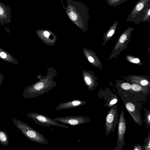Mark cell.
I'll use <instances>...</instances> for the list:
<instances>
[{"mask_svg":"<svg viewBox=\"0 0 150 150\" xmlns=\"http://www.w3.org/2000/svg\"><path fill=\"white\" fill-rule=\"evenodd\" d=\"M119 96L134 121L138 125H142L143 121L141 111L143 107L142 102L129 96L122 94H119Z\"/></svg>","mask_w":150,"mask_h":150,"instance_id":"1","label":"cell"},{"mask_svg":"<svg viewBox=\"0 0 150 150\" xmlns=\"http://www.w3.org/2000/svg\"><path fill=\"white\" fill-rule=\"evenodd\" d=\"M12 119L14 125L21 130L23 134L29 139L41 144H45L49 143L42 134L27 124L15 118Z\"/></svg>","mask_w":150,"mask_h":150,"instance_id":"2","label":"cell"},{"mask_svg":"<svg viewBox=\"0 0 150 150\" xmlns=\"http://www.w3.org/2000/svg\"><path fill=\"white\" fill-rule=\"evenodd\" d=\"M118 114L117 105L115 104L110 108L105 118V134L109 135L114 132L118 123Z\"/></svg>","mask_w":150,"mask_h":150,"instance_id":"3","label":"cell"},{"mask_svg":"<svg viewBox=\"0 0 150 150\" xmlns=\"http://www.w3.org/2000/svg\"><path fill=\"white\" fill-rule=\"evenodd\" d=\"M27 115L28 118L33 121L35 123L41 125L45 126L52 125L68 129H71L67 125L58 122L54 119L42 114L30 112L28 113Z\"/></svg>","mask_w":150,"mask_h":150,"instance_id":"4","label":"cell"},{"mask_svg":"<svg viewBox=\"0 0 150 150\" xmlns=\"http://www.w3.org/2000/svg\"><path fill=\"white\" fill-rule=\"evenodd\" d=\"M126 119L125 113L122 110L120 114L118 123V133L117 144L113 150H122L125 144L124 142V136L126 129Z\"/></svg>","mask_w":150,"mask_h":150,"instance_id":"5","label":"cell"},{"mask_svg":"<svg viewBox=\"0 0 150 150\" xmlns=\"http://www.w3.org/2000/svg\"><path fill=\"white\" fill-rule=\"evenodd\" d=\"M131 86V89L129 96L138 101L146 102L150 93L149 88L143 87L136 83L132 84Z\"/></svg>","mask_w":150,"mask_h":150,"instance_id":"6","label":"cell"},{"mask_svg":"<svg viewBox=\"0 0 150 150\" xmlns=\"http://www.w3.org/2000/svg\"><path fill=\"white\" fill-rule=\"evenodd\" d=\"M54 120L57 122L73 126H76L90 122V118L83 116L57 117L54 118Z\"/></svg>","mask_w":150,"mask_h":150,"instance_id":"7","label":"cell"},{"mask_svg":"<svg viewBox=\"0 0 150 150\" xmlns=\"http://www.w3.org/2000/svg\"><path fill=\"white\" fill-rule=\"evenodd\" d=\"M98 96L100 98L104 100L105 102L104 106L108 108H110L116 104L119 99L118 97L110 91H100L98 93Z\"/></svg>","mask_w":150,"mask_h":150,"instance_id":"8","label":"cell"},{"mask_svg":"<svg viewBox=\"0 0 150 150\" xmlns=\"http://www.w3.org/2000/svg\"><path fill=\"white\" fill-rule=\"evenodd\" d=\"M10 7L0 1V23L1 24L10 22L12 18Z\"/></svg>","mask_w":150,"mask_h":150,"instance_id":"9","label":"cell"},{"mask_svg":"<svg viewBox=\"0 0 150 150\" xmlns=\"http://www.w3.org/2000/svg\"><path fill=\"white\" fill-rule=\"evenodd\" d=\"M85 100L75 99L71 101H68L60 103L55 108L56 110L76 108L86 104Z\"/></svg>","mask_w":150,"mask_h":150,"instance_id":"10","label":"cell"},{"mask_svg":"<svg viewBox=\"0 0 150 150\" xmlns=\"http://www.w3.org/2000/svg\"><path fill=\"white\" fill-rule=\"evenodd\" d=\"M149 1V0H140L132 11L130 15L134 18L145 7V6Z\"/></svg>","mask_w":150,"mask_h":150,"instance_id":"11","label":"cell"},{"mask_svg":"<svg viewBox=\"0 0 150 150\" xmlns=\"http://www.w3.org/2000/svg\"><path fill=\"white\" fill-rule=\"evenodd\" d=\"M0 142L5 146L8 145L9 140L7 133L3 131H0Z\"/></svg>","mask_w":150,"mask_h":150,"instance_id":"12","label":"cell"},{"mask_svg":"<svg viewBox=\"0 0 150 150\" xmlns=\"http://www.w3.org/2000/svg\"><path fill=\"white\" fill-rule=\"evenodd\" d=\"M142 108L145 112L144 122L146 124V127L148 128L150 127V110L144 107Z\"/></svg>","mask_w":150,"mask_h":150,"instance_id":"13","label":"cell"},{"mask_svg":"<svg viewBox=\"0 0 150 150\" xmlns=\"http://www.w3.org/2000/svg\"><path fill=\"white\" fill-rule=\"evenodd\" d=\"M148 136L144 140V144L142 146L143 150H150V132L147 134Z\"/></svg>","mask_w":150,"mask_h":150,"instance_id":"14","label":"cell"},{"mask_svg":"<svg viewBox=\"0 0 150 150\" xmlns=\"http://www.w3.org/2000/svg\"><path fill=\"white\" fill-rule=\"evenodd\" d=\"M127 0H107L108 4L111 6H117Z\"/></svg>","mask_w":150,"mask_h":150,"instance_id":"15","label":"cell"},{"mask_svg":"<svg viewBox=\"0 0 150 150\" xmlns=\"http://www.w3.org/2000/svg\"><path fill=\"white\" fill-rule=\"evenodd\" d=\"M69 15L70 18L73 21L76 20L77 17L76 13L74 12H71L69 13Z\"/></svg>","mask_w":150,"mask_h":150,"instance_id":"16","label":"cell"},{"mask_svg":"<svg viewBox=\"0 0 150 150\" xmlns=\"http://www.w3.org/2000/svg\"><path fill=\"white\" fill-rule=\"evenodd\" d=\"M133 149L134 150H143L142 146L140 144H138L134 146Z\"/></svg>","mask_w":150,"mask_h":150,"instance_id":"17","label":"cell"},{"mask_svg":"<svg viewBox=\"0 0 150 150\" xmlns=\"http://www.w3.org/2000/svg\"><path fill=\"white\" fill-rule=\"evenodd\" d=\"M127 36L125 34H123L120 37L119 42L121 43L124 42L126 39Z\"/></svg>","mask_w":150,"mask_h":150,"instance_id":"18","label":"cell"},{"mask_svg":"<svg viewBox=\"0 0 150 150\" xmlns=\"http://www.w3.org/2000/svg\"><path fill=\"white\" fill-rule=\"evenodd\" d=\"M140 84L142 86H146L148 84V82L147 80H143L141 81Z\"/></svg>","mask_w":150,"mask_h":150,"instance_id":"19","label":"cell"},{"mask_svg":"<svg viewBox=\"0 0 150 150\" xmlns=\"http://www.w3.org/2000/svg\"><path fill=\"white\" fill-rule=\"evenodd\" d=\"M115 31L113 29H111L108 32L107 36L108 37H109L112 36L114 33Z\"/></svg>","mask_w":150,"mask_h":150,"instance_id":"20","label":"cell"},{"mask_svg":"<svg viewBox=\"0 0 150 150\" xmlns=\"http://www.w3.org/2000/svg\"><path fill=\"white\" fill-rule=\"evenodd\" d=\"M0 56L2 58H5L6 57L7 55L5 52H2L0 53Z\"/></svg>","mask_w":150,"mask_h":150,"instance_id":"21","label":"cell"},{"mask_svg":"<svg viewBox=\"0 0 150 150\" xmlns=\"http://www.w3.org/2000/svg\"><path fill=\"white\" fill-rule=\"evenodd\" d=\"M139 60L138 58H135L133 59L132 60V62L134 63H138L139 62Z\"/></svg>","mask_w":150,"mask_h":150,"instance_id":"22","label":"cell"},{"mask_svg":"<svg viewBox=\"0 0 150 150\" xmlns=\"http://www.w3.org/2000/svg\"><path fill=\"white\" fill-rule=\"evenodd\" d=\"M44 35L45 37L48 38L50 35V34L49 32L48 31H45L44 33Z\"/></svg>","mask_w":150,"mask_h":150,"instance_id":"23","label":"cell"},{"mask_svg":"<svg viewBox=\"0 0 150 150\" xmlns=\"http://www.w3.org/2000/svg\"><path fill=\"white\" fill-rule=\"evenodd\" d=\"M88 60L91 62H93L94 61L93 58L91 56H89L88 57Z\"/></svg>","mask_w":150,"mask_h":150,"instance_id":"24","label":"cell"}]
</instances>
